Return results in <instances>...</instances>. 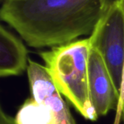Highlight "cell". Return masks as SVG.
Masks as SVG:
<instances>
[{"instance_id": "obj_1", "label": "cell", "mask_w": 124, "mask_h": 124, "mask_svg": "<svg viewBox=\"0 0 124 124\" xmlns=\"http://www.w3.org/2000/svg\"><path fill=\"white\" fill-rule=\"evenodd\" d=\"M112 0H1L0 17L33 48L91 35Z\"/></svg>"}, {"instance_id": "obj_2", "label": "cell", "mask_w": 124, "mask_h": 124, "mask_svg": "<svg viewBox=\"0 0 124 124\" xmlns=\"http://www.w3.org/2000/svg\"><path fill=\"white\" fill-rule=\"evenodd\" d=\"M91 49L89 37L52 47L39 53L54 86L85 119H98L92 105L88 62Z\"/></svg>"}, {"instance_id": "obj_3", "label": "cell", "mask_w": 124, "mask_h": 124, "mask_svg": "<svg viewBox=\"0 0 124 124\" xmlns=\"http://www.w3.org/2000/svg\"><path fill=\"white\" fill-rule=\"evenodd\" d=\"M120 94L118 116L124 101V0H113L89 36Z\"/></svg>"}, {"instance_id": "obj_4", "label": "cell", "mask_w": 124, "mask_h": 124, "mask_svg": "<svg viewBox=\"0 0 124 124\" xmlns=\"http://www.w3.org/2000/svg\"><path fill=\"white\" fill-rule=\"evenodd\" d=\"M27 74L31 97L50 109L52 124H76L67 102L54 86L45 65L29 59Z\"/></svg>"}, {"instance_id": "obj_5", "label": "cell", "mask_w": 124, "mask_h": 124, "mask_svg": "<svg viewBox=\"0 0 124 124\" xmlns=\"http://www.w3.org/2000/svg\"><path fill=\"white\" fill-rule=\"evenodd\" d=\"M89 86L92 105L97 116L118 110L121 96L99 52L91 45L88 62Z\"/></svg>"}, {"instance_id": "obj_6", "label": "cell", "mask_w": 124, "mask_h": 124, "mask_svg": "<svg viewBox=\"0 0 124 124\" xmlns=\"http://www.w3.org/2000/svg\"><path fill=\"white\" fill-rule=\"evenodd\" d=\"M28 51L23 41L6 29L0 27V76H20L27 70Z\"/></svg>"}, {"instance_id": "obj_7", "label": "cell", "mask_w": 124, "mask_h": 124, "mask_svg": "<svg viewBox=\"0 0 124 124\" xmlns=\"http://www.w3.org/2000/svg\"><path fill=\"white\" fill-rule=\"evenodd\" d=\"M15 121L17 124H52L50 109L32 97L19 108Z\"/></svg>"}, {"instance_id": "obj_8", "label": "cell", "mask_w": 124, "mask_h": 124, "mask_svg": "<svg viewBox=\"0 0 124 124\" xmlns=\"http://www.w3.org/2000/svg\"><path fill=\"white\" fill-rule=\"evenodd\" d=\"M0 124H17L15 118L11 117L6 112L4 111L2 108L0 110Z\"/></svg>"}, {"instance_id": "obj_9", "label": "cell", "mask_w": 124, "mask_h": 124, "mask_svg": "<svg viewBox=\"0 0 124 124\" xmlns=\"http://www.w3.org/2000/svg\"><path fill=\"white\" fill-rule=\"evenodd\" d=\"M121 118H122L123 119V121L124 123V101L122 104V106H121V108L120 110V112H119V114L118 116H117V118H116V122L115 124H119V122L121 121Z\"/></svg>"}]
</instances>
